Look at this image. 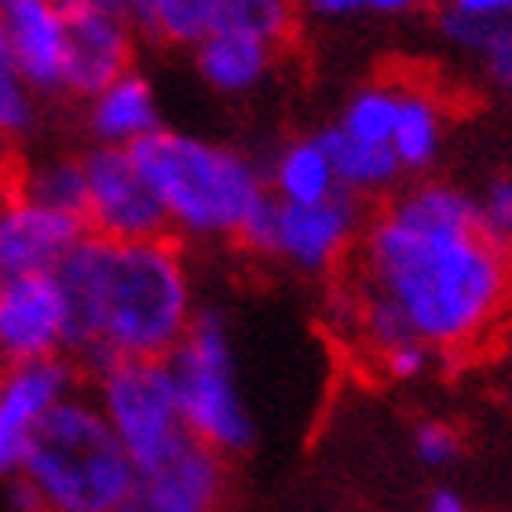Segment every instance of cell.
Wrapping results in <instances>:
<instances>
[{"mask_svg":"<svg viewBox=\"0 0 512 512\" xmlns=\"http://www.w3.org/2000/svg\"><path fill=\"white\" fill-rule=\"evenodd\" d=\"M359 282L403 315L414 341L461 352L483 341L512 304V256L480 227L476 198L425 183L370 224Z\"/></svg>","mask_w":512,"mask_h":512,"instance_id":"1","label":"cell"},{"mask_svg":"<svg viewBox=\"0 0 512 512\" xmlns=\"http://www.w3.org/2000/svg\"><path fill=\"white\" fill-rule=\"evenodd\" d=\"M0 30L30 92H63L66 26L55 0H0Z\"/></svg>","mask_w":512,"mask_h":512,"instance_id":"13","label":"cell"},{"mask_svg":"<svg viewBox=\"0 0 512 512\" xmlns=\"http://www.w3.org/2000/svg\"><path fill=\"white\" fill-rule=\"evenodd\" d=\"M11 191H19L22 198L55 209V213L77 216L85 213V169L81 158H44L30 169H22L19 176L8 180Z\"/></svg>","mask_w":512,"mask_h":512,"instance_id":"21","label":"cell"},{"mask_svg":"<svg viewBox=\"0 0 512 512\" xmlns=\"http://www.w3.org/2000/svg\"><path fill=\"white\" fill-rule=\"evenodd\" d=\"M297 4H304L319 19H344V15L363 11V0H297Z\"/></svg>","mask_w":512,"mask_h":512,"instance_id":"30","label":"cell"},{"mask_svg":"<svg viewBox=\"0 0 512 512\" xmlns=\"http://www.w3.org/2000/svg\"><path fill=\"white\" fill-rule=\"evenodd\" d=\"M476 213H480V227L491 238L512 242V180H494L483 198L476 202Z\"/></svg>","mask_w":512,"mask_h":512,"instance_id":"25","label":"cell"},{"mask_svg":"<svg viewBox=\"0 0 512 512\" xmlns=\"http://www.w3.org/2000/svg\"><path fill=\"white\" fill-rule=\"evenodd\" d=\"M8 498H11V509H15V512H48V509H44V502H41V494L33 491L22 476H15V480H11Z\"/></svg>","mask_w":512,"mask_h":512,"instance_id":"31","label":"cell"},{"mask_svg":"<svg viewBox=\"0 0 512 512\" xmlns=\"http://www.w3.org/2000/svg\"><path fill=\"white\" fill-rule=\"evenodd\" d=\"M19 476L48 512H118L136 465L92 395H70L30 432Z\"/></svg>","mask_w":512,"mask_h":512,"instance_id":"4","label":"cell"},{"mask_svg":"<svg viewBox=\"0 0 512 512\" xmlns=\"http://www.w3.org/2000/svg\"><path fill=\"white\" fill-rule=\"evenodd\" d=\"M297 0H220V22L216 30H231L267 48L286 44L297 30Z\"/></svg>","mask_w":512,"mask_h":512,"instance_id":"22","label":"cell"},{"mask_svg":"<svg viewBox=\"0 0 512 512\" xmlns=\"http://www.w3.org/2000/svg\"><path fill=\"white\" fill-rule=\"evenodd\" d=\"M417 0H363V11H381V15H395V11H406L414 8Z\"/></svg>","mask_w":512,"mask_h":512,"instance_id":"33","label":"cell"},{"mask_svg":"<svg viewBox=\"0 0 512 512\" xmlns=\"http://www.w3.org/2000/svg\"><path fill=\"white\" fill-rule=\"evenodd\" d=\"M66 26L63 88L92 99L132 70L136 22L132 0H55Z\"/></svg>","mask_w":512,"mask_h":512,"instance_id":"8","label":"cell"},{"mask_svg":"<svg viewBox=\"0 0 512 512\" xmlns=\"http://www.w3.org/2000/svg\"><path fill=\"white\" fill-rule=\"evenodd\" d=\"M55 278L70 304L66 355L92 377L114 359H165L198 315L191 271L172 235L150 242L85 235Z\"/></svg>","mask_w":512,"mask_h":512,"instance_id":"2","label":"cell"},{"mask_svg":"<svg viewBox=\"0 0 512 512\" xmlns=\"http://www.w3.org/2000/svg\"><path fill=\"white\" fill-rule=\"evenodd\" d=\"M183 432L220 458L242 454L253 443V417L238 388L235 352L227 322L216 311H198L183 341L165 355Z\"/></svg>","mask_w":512,"mask_h":512,"instance_id":"5","label":"cell"},{"mask_svg":"<svg viewBox=\"0 0 512 512\" xmlns=\"http://www.w3.org/2000/svg\"><path fill=\"white\" fill-rule=\"evenodd\" d=\"M194 63H198L205 85H213L216 92H227V96H242V92H253L271 74L275 48H267L264 41H253V37H242V33L213 30L194 48Z\"/></svg>","mask_w":512,"mask_h":512,"instance_id":"16","label":"cell"},{"mask_svg":"<svg viewBox=\"0 0 512 512\" xmlns=\"http://www.w3.org/2000/svg\"><path fill=\"white\" fill-rule=\"evenodd\" d=\"M70 304L55 275L0 278V366L66 355Z\"/></svg>","mask_w":512,"mask_h":512,"instance_id":"9","label":"cell"},{"mask_svg":"<svg viewBox=\"0 0 512 512\" xmlns=\"http://www.w3.org/2000/svg\"><path fill=\"white\" fill-rule=\"evenodd\" d=\"M128 154L158 198L169 235L238 238L271 202L264 172L246 154L191 132L158 128Z\"/></svg>","mask_w":512,"mask_h":512,"instance_id":"3","label":"cell"},{"mask_svg":"<svg viewBox=\"0 0 512 512\" xmlns=\"http://www.w3.org/2000/svg\"><path fill=\"white\" fill-rule=\"evenodd\" d=\"M224 458L183 436L161 461L136 469L118 512H216L224 498Z\"/></svg>","mask_w":512,"mask_h":512,"instance_id":"10","label":"cell"},{"mask_svg":"<svg viewBox=\"0 0 512 512\" xmlns=\"http://www.w3.org/2000/svg\"><path fill=\"white\" fill-rule=\"evenodd\" d=\"M81 238L85 224L77 216L44 209L8 183L0 187V278L55 275Z\"/></svg>","mask_w":512,"mask_h":512,"instance_id":"11","label":"cell"},{"mask_svg":"<svg viewBox=\"0 0 512 512\" xmlns=\"http://www.w3.org/2000/svg\"><path fill=\"white\" fill-rule=\"evenodd\" d=\"M77 392H81V366L70 355L0 366V410L26 432H33L55 406Z\"/></svg>","mask_w":512,"mask_h":512,"instance_id":"14","label":"cell"},{"mask_svg":"<svg viewBox=\"0 0 512 512\" xmlns=\"http://www.w3.org/2000/svg\"><path fill=\"white\" fill-rule=\"evenodd\" d=\"M161 128L158 96L143 74L128 70L88 99V132L96 147H136L139 139Z\"/></svg>","mask_w":512,"mask_h":512,"instance_id":"15","label":"cell"},{"mask_svg":"<svg viewBox=\"0 0 512 512\" xmlns=\"http://www.w3.org/2000/svg\"><path fill=\"white\" fill-rule=\"evenodd\" d=\"M85 169V235L103 242H150L169 238L158 198L136 169L125 147H92L81 158Z\"/></svg>","mask_w":512,"mask_h":512,"instance_id":"7","label":"cell"},{"mask_svg":"<svg viewBox=\"0 0 512 512\" xmlns=\"http://www.w3.org/2000/svg\"><path fill=\"white\" fill-rule=\"evenodd\" d=\"M395 114H399V88L370 85L363 92H355L352 103L341 114V132L359 139V143H392Z\"/></svg>","mask_w":512,"mask_h":512,"instance_id":"23","label":"cell"},{"mask_svg":"<svg viewBox=\"0 0 512 512\" xmlns=\"http://www.w3.org/2000/svg\"><path fill=\"white\" fill-rule=\"evenodd\" d=\"M414 450L425 465L443 469V465H450L461 454V436L450 425H443V421H425V425L417 428Z\"/></svg>","mask_w":512,"mask_h":512,"instance_id":"26","label":"cell"},{"mask_svg":"<svg viewBox=\"0 0 512 512\" xmlns=\"http://www.w3.org/2000/svg\"><path fill=\"white\" fill-rule=\"evenodd\" d=\"M92 399L136 469L161 461L187 436L165 359H114L96 374Z\"/></svg>","mask_w":512,"mask_h":512,"instance_id":"6","label":"cell"},{"mask_svg":"<svg viewBox=\"0 0 512 512\" xmlns=\"http://www.w3.org/2000/svg\"><path fill=\"white\" fill-rule=\"evenodd\" d=\"M447 8L472 19H512V0H447Z\"/></svg>","mask_w":512,"mask_h":512,"instance_id":"29","label":"cell"},{"mask_svg":"<svg viewBox=\"0 0 512 512\" xmlns=\"http://www.w3.org/2000/svg\"><path fill=\"white\" fill-rule=\"evenodd\" d=\"M359 231L355 194L337 191L326 202L282 205L275 202L271 256H282L300 271H326L348 253Z\"/></svg>","mask_w":512,"mask_h":512,"instance_id":"12","label":"cell"},{"mask_svg":"<svg viewBox=\"0 0 512 512\" xmlns=\"http://www.w3.org/2000/svg\"><path fill=\"white\" fill-rule=\"evenodd\" d=\"M322 147L333 161V176L337 187L348 194H374L392 187L399 180V161H395L392 147L381 143H359V139L344 136L341 128H326L322 132Z\"/></svg>","mask_w":512,"mask_h":512,"instance_id":"19","label":"cell"},{"mask_svg":"<svg viewBox=\"0 0 512 512\" xmlns=\"http://www.w3.org/2000/svg\"><path fill=\"white\" fill-rule=\"evenodd\" d=\"M505 88H509V92H512V81H509V85H505Z\"/></svg>","mask_w":512,"mask_h":512,"instance_id":"35","label":"cell"},{"mask_svg":"<svg viewBox=\"0 0 512 512\" xmlns=\"http://www.w3.org/2000/svg\"><path fill=\"white\" fill-rule=\"evenodd\" d=\"M439 139H443V110L436 99L417 88H399V114L388 143L399 169H428L439 154Z\"/></svg>","mask_w":512,"mask_h":512,"instance_id":"20","label":"cell"},{"mask_svg":"<svg viewBox=\"0 0 512 512\" xmlns=\"http://www.w3.org/2000/svg\"><path fill=\"white\" fill-rule=\"evenodd\" d=\"M136 33L169 48H198L220 22V0H132Z\"/></svg>","mask_w":512,"mask_h":512,"instance_id":"18","label":"cell"},{"mask_svg":"<svg viewBox=\"0 0 512 512\" xmlns=\"http://www.w3.org/2000/svg\"><path fill=\"white\" fill-rule=\"evenodd\" d=\"M428 512H469L465 502H461V494L454 491H436L428 498Z\"/></svg>","mask_w":512,"mask_h":512,"instance_id":"32","label":"cell"},{"mask_svg":"<svg viewBox=\"0 0 512 512\" xmlns=\"http://www.w3.org/2000/svg\"><path fill=\"white\" fill-rule=\"evenodd\" d=\"M381 363L388 370V377H395V381H414L432 363V348L421 341H403L395 344V348H388V352H381Z\"/></svg>","mask_w":512,"mask_h":512,"instance_id":"27","label":"cell"},{"mask_svg":"<svg viewBox=\"0 0 512 512\" xmlns=\"http://www.w3.org/2000/svg\"><path fill=\"white\" fill-rule=\"evenodd\" d=\"M271 198L282 205H311L326 202L330 194H337V176H333V161L322 147L319 136L293 139L289 147L278 150L275 165L264 176Z\"/></svg>","mask_w":512,"mask_h":512,"instance_id":"17","label":"cell"},{"mask_svg":"<svg viewBox=\"0 0 512 512\" xmlns=\"http://www.w3.org/2000/svg\"><path fill=\"white\" fill-rule=\"evenodd\" d=\"M8 183V158H4V147H0V187Z\"/></svg>","mask_w":512,"mask_h":512,"instance_id":"34","label":"cell"},{"mask_svg":"<svg viewBox=\"0 0 512 512\" xmlns=\"http://www.w3.org/2000/svg\"><path fill=\"white\" fill-rule=\"evenodd\" d=\"M33 125V99L26 81L15 70L8 37L0 30V143L11 136H22Z\"/></svg>","mask_w":512,"mask_h":512,"instance_id":"24","label":"cell"},{"mask_svg":"<svg viewBox=\"0 0 512 512\" xmlns=\"http://www.w3.org/2000/svg\"><path fill=\"white\" fill-rule=\"evenodd\" d=\"M26 447H30V432L22 425H15V421L0 410V480H15V476H19Z\"/></svg>","mask_w":512,"mask_h":512,"instance_id":"28","label":"cell"}]
</instances>
